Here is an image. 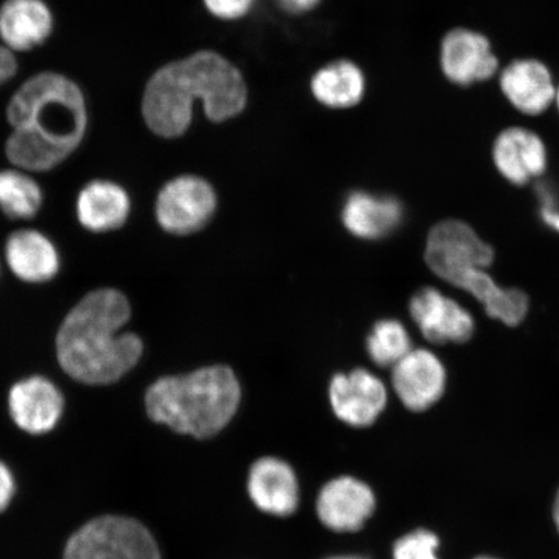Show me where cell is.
<instances>
[{
	"label": "cell",
	"instance_id": "cb8c5ba5",
	"mask_svg": "<svg viewBox=\"0 0 559 559\" xmlns=\"http://www.w3.org/2000/svg\"><path fill=\"white\" fill-rule=\"evenodd\" d=\"M370 358L380 367H394L412 349L407 330L397 320H381L367 341Z\"/></svg>",
	"mask_w": 559,
	"mask_h": 559
},
{
	"label": "cell",
	"instance_id": "5b68a950",
	"mask_svg": "<svg viewBox=\"0 0 559 559\" xmlns=\"http://www.w3.org/2000/svg\"><path fill=\"white\" fill-rule=\"evenodd\" d=\"M64 559H160L155 539L142 523L105 515L70 537Z\"/></svg>",
	"mask_w": 559,
	"mask_h": 559
},
{
	"label": "cell",
	"instance_id": "f546056e",
	"mask_svg": "<svg viewBox=\"0 0 559 559\" xmlns=\"http://www.w3.org/2000/svg\"><path fill=\"white\" fill-rule=\"evenodd\" d=\"M286 11L292 13L309 12L317 7L321 0H278Z\"/></svg>",
	"mask_w": 559,
	"mask_h": 559
},
{
	"label": "cell",
	"instance_id": "603a6c76",
	"mask_svg": "<svg viewBox=\"0 0 559 559\" xmlns=\"http://www.w3.org/2000/svg\"><path fill=\"white\" fill-rule=\"evenodd\" d=\"M44 205V191L24 170L0 171V210L10 219H32Z\"/></svg>",
	"mask_w": 559,
	"mask_h": 559
},
{
	"label": "cell",
	"instance_id": "7402d4cb",
	"mask_svg": "<svg viewBox=\"0 0 559 559\" xmlns=\"http://www.w3.org/2000/svg\"><path fill=\"white\" fill-rule=\"evenodd\" d=\"M366 86L365 73L349 60L331 62L318 70L311 80L314 99L332 109H347L360 104Z\"/></svg>",
	"mask_w": 559,
	"mask_h": 559
},
{
	"label": "cell",
	"instance_id": "3957f363",
	"mask_svg": "<svg viewBox=\"0 0 559 559\" xmlns=\"http://www.w3.org/2000/svg\"><path fill=\"white\" fill-rule=\"evenodd\" d=\"M131 306L122 292L103 288L90 292L66 319L56 335V356L64 372L86 384L121 380L143 355V341L122 333Z\"/></svg>",
	"mask_w": 559,
	"mask_h": 559
},
{
	"label": "cell",
	"instance_id": "836d02e7",
	"mask_svg": "<svg viewBox=\"0 0 559 559\" xmlns=\"http://www.w3.org/2000/svg\"><path fill=\"white\" fill-rule=\"evenodd\" d=\"M474 559H499V558L489 557V556H481V557H477V558H474Z\"/></svg>",
	"mask_w": 559,
	"mask_h": 559
},
{
	"label": "cell",
	"instance_id": "83f0119b",
	"mask_svg": "<svg viewBox=\"0 0 559 559\" xmlns=\"http://www.w3.org/2000/svg\"><path fill=\"white\" fill-rule=\"evenodd\" d=\"M15 492V480L12 473L3 463H0V513L9 508Z\"/></svg>",
	"mask_w": 559,
	"mask_h": 559
},
{
	"label": "cell",
	"instance_id": "52a82bcc",
	"mask_svg": "<svg viewBox=\"0 0 559 559\" xmlns=\"http://www.w3.org/2000/svg\"><path fill=\"white\" fill-rule=\"evenodd\" d=\"M439 66L452 85L469 87L495 79L500 60L487 35L459 26L447 32L440 41Z\"/></svg>",
	"mask_w": 559,
	"mask_h": 559
},
{
	"label": "cell",
	"instance_id": "ac0fdd59",
	"mask_svg": "<svg viewBox=\"0 0 559 559\" xmlns=\"http://www.w3.org/2000/svg\"><path fill=\"white\" fill-rule=\"evenodd\" d=\"M130 212V195L116 181L95 179L76 195V219L90 233L107 234L121 228Z\"/></svg>",
	"mask_w": 559,
	"mask_h": 559
},
{
	"label": "cell",
	"instance_id": "f1b7e54d",
	"mask_svg": "<svg viewBox=\"0 0 559 559\" xmlns=\"http://www.w3.org/2000/svg\"><path fill=\"white\" fill-rule=\"evenodd\" d=\"M17 59L10 48L0 46V87L17 73Z\"/></svg>",
	"mask_w": 559,
	"mask_h": 559
},
{
	"label": "cell",
	"instance_id": "e0dca14e",
	"mask_svg": "<svg viewBox=\"0 0 559 559\" xmlns=\"http://www.w3.org/2000/svg\"><path fill=\"white\" fill-rule=\"evenodd\" d=\"M5 262L21 282L44 284L51 282L61 267L58 248L37 229H20L7 239Z\"/></svg>",
	"mask_w": 559,
	"mask_h": 559
},
{
	"label": "cell",
	"instance_id": "277c9868",
	"mask_svg": "<svg viewBox=\"0 0 559 559\" xmlns=\"http://www.w3.org/2000/svg\"><path fill=\"white\" fill-rule=\"evenodd\" d=\"M240 397V384L233 370L214 366L159 379L146 391L145 407L153 421L180 435L205 439L228 425Z\"/></svg>",
	"mask_w": 559,
	"mask_h": 559
},
{
	"label": "cell",
	"instance_id": "d6986e66",
	"mask_svg": "<svg viewBox=\"0 0 559 559\" xmlns=\"http://www.w3.org/2000/svg\"><path fill=\"white\" fill-rule=\"evenodd\" d=\"M248 489L254 504L269 514L286 516L298 507V481L284 461L265 457L257 461L249 474Z\"/></svg>",
	"mask_w": 559,
	"mask_h": 559
},
{
	"label": "cell",
	"instance_id": "44dd1931",
	"mask_svg": "<svg viewBox=\"0 0 559 559\" xmlns=\"http://www.w3.org/2000/svg\"><path fill=\"white\" fill-rule=\"evenodd\" d=\"M459 289L469 293L473 298L477 299L489 318L508 326L520 325L527 317L530 300L526 293L520 289L504 288L495 282L487 270L473 272L464 280Z\"/></svg>",
	"mask_w": 559,
	"mask_h": 559
},
{
	"label": "cell",
	"instance_id": "4dcf8cb0",
	"mask_svg": "<svg viewBox=\"0 0 559 559\" xmlns=\"http://www.w3.org/2000/svg\"><path fill=\"white\" fill-rule=\"evenodd\" d=\"M554 521L556 524V527L559 533V491L556 496L555 504H554Z\"/></svg>",
	"mask_w": 559,
	"mask_h": 559
},
{
	"label": "cell",
	"instance_id": "6da1fadb",
	"mask_svg": "<svg viewBox=\"0 0 559 559\" xmlns=\"http://www.w3.org/2000/svg\"><path fill=\"white\" fill-rule=\"evenodd\" d=\"M5 155L17 169L50 171L72 156L88 128L85 94L68 76L38 73L11 97Z\"/></svg>",
	"mask_w": 559,
	"mask_h": 559
},
{
	"label": "cell",
	"instance_id": "d6a6232c",
	"mask_svg": "<svg viewBox=\"0 0 559 559\" xmlns=\"http://www.w3.org/2000/svg\"><path fill=\"white\" fill-rule=\"evenodd\" d=\"M330 559H366V558L349 556V557H334V558H330Z\"/></svg>",
	"mask_w": 559,
	"mask_h": 559
},
{
	"label": "cell",
	"instance_id": "d4e9b609",
	"mask_svg": "<svg viewBox=\"0 0 559 559\" xmlns=\"http://www.w3.org/2000/svg\"><path fill=\"white\" fill-rule=\"evenodd\" d=\"M439 537L428 530H417L394 545V559H439Z\"/></svg>",
	"mask_w": 559,
	"mask_h": 559
},
{
	"label": "cell",
	"instance_id": "30bf717a",
	"mask_svg": "<svg viewBox=\"0 0 559 559\" xmlns=\"http://www.w3.org/2000/svg\"><path fill=\"white\" fill-rule=\"evenodd\" d=\"M496 170L510 185L523 187L543 177L548 169L547 144L537 132L510 126L499 132L492 144Z\"/></svg>",
	"mask_w": 559,
	"mask_h": 559
},
{
	"label": "cell",
	"instance_id": "1f68e13d",
	"mask_svg": "<svg viewBox=\"0 0 559 559\" xmlns=\"http://www.w3.org/2000/svg\"><path fill=\"white\" fill-rule=\"evenodd\" d=\"M554 105H556V108L559 111V85H557L556 96H555V104Z\"/></svg>",
	"mask_w": 559,
	"mask_h": 559
},
{
	"label": "cell",
	"instance_id": "ba28073f",
	"mask_svg": "<svg viewBox=\"0 0 559 559\" xmlns=\"http://www.w3.org/2000/svg\"><path fill=\"white\" fill-rule=\"evenodd\" d=\"M216 195L206 180L183 175L165 185L156 202L159 226L173 235H190L212 218Z\"/></svg>",
	"mask_w": 559,
	"mask_h": 559
},
{
	"label": "cell",
	"instance_id": "4fadbf2b",
	"mask_svg": "<svg viewBox=\"0 0 559 559\" xmlns=\"http://www.w3.org/2000/svg\"><path fill=\"white\" fill-rule=\"evenodd\" d=\"M10 414L21 430L33 436L55 429L64 412V396L44 376H32L13 384L9 395Z\"/></svg>",
	"mask_w": 559,
	"mask_h": 559
},
{
	"label": "cell",
	"instance_id": "9a60e30c",
	"mask_svg": "<svg viewBox=\"0 0 559 559\" xmlns=\"http://www.w3.org/2000/svg\"><path fill=\"white\" fill-rule=\"evenodd\" d=\"M376 499L367 485L349 477L330 481L319 495L318 515L328 528L354 533L372 515Z\"/></svg>",
	"mask_w": 559,
	"mask_h": 559
},
{
	"label": "cell",
	"instance_id": "4316f807",
	"mask_svg": "<svg viewBox=\"0 0 559 559\" xmlns=\"http://www.w3.org/2000/svg\"><path fill=\"white\" fill-rule=\"evenodd\" d=\"M255 0H204L206 10L226 21L239 20L253 9Z\"/></svg>",
	"mask_w": 559,
	"mask_h": 559
},
{
	"label": "cell",
	"instance_id": "484cf974",
	"mask_svg": "<svg viewBox=\"0 0 559 559\" xmlns=\"http://www.w3.org/2000/svg\"><path fill=\"white\" fill-rule=\"evenodd\" d=\"M539 216L545 227L559 235V192L555 186L543 183L537 186Z\"/></svg>",
	"mask_w": 559,
	"mask_h": 559
},
{
	"label": "cell",
	"instance_id": "ffe728a7",
	"mask_svg": "<svg viewBox=\"0 0 559 559\" xmlns=\"http://www.w3.org/2000/svg\"><path fill=\"white\" fill-rule=\"evenodd\" d=\"M403 216V206L396 199L377 198L365 192L349 195L342 213L349 233L367 240L393 234L402 225Z\"/></svg>",
	"mask_w": 559,
	"mask_h": 559
},
{
	"label": "cell",
	"instance_id": "9c48e42d",
	"mask_svg": "<svg viewBox=\"0 0 559 559\" xmlns=\"http://www.w3.org/2000/svg\"><path fill=\"white\" fill-rule=\"evenodd\" d=\"M409 312L419 332L431 344H465L475 333L469 310L436 288H424L411 300Z\"/></svg>",
	"mask_w": 559,
	"mask_h": 559
},
{
	"label": "cell",
	"instance_id": "5bb4252c",
	"mask_svg": "<svg viewBox=\"0 0 559 559\" xmlns=\"http://www.w3.org/2000/svg\"><path fill=\"white\" fill-rule=\"evenodd\" d=\"M334 414L342 421L365 428L372 425L388 403V391L381 380L365 369L337 374L331 383Z\"/></svg>",
	"mask_w": 559,
	"mask_h": 559
},
{
	"label": "cell",
	"instance_id": "7a4b0ae2",
	"mask_svg": "<svg viewBox=\"0 0 559 559\" xmlns=\"http://www.w3.org/2000/svg\"><path fill=\"white\" fill-rule=\"evenodd\" d=\"M195 102H201L210 121H228L247 107V82L218 52L199 51L173 61L146 83L142 100L145 124L160 138H179L190 129Z\"/></svg>",
	"mask_w": 559,
	"mask_h": 559
},
{
	"label": "cell",
	"instance_id": "8992f818",
	"mask_svg": "<svg viewBox=\"0 0 559 559\" xmlns=\"http://www.w3.org/2000/svg\"><path fill=\"white\" fill-rule=\"evenodd\" d=\"M425 261L438 277L459 288L473 272L493 263L495 251L467 223L449 219L430 230Z\"/></svg>",
	"mask_w": 559,
	"mask_h": 559
},
{
	"label": "cell",
	"instance_id": "2e32d148",
	"mask_svg": "<svg viewBox=\"0 0 559 559\" xmlns=\"http://www.w3.org/2000/svg\"><path fill=\"white\" fill-rule=\"evenodd\" d=\"M53 26L52 11L45 0H5L0 5V38L12 52L44 45Z\"/></svg>",
	"mask_w": 559,
	"mask_h": 559
},
{
	"label": "cell",
	"instance_id": "8fae6325",
	"mask_svg": "<svg viewBox=\"0 0 559 559\" xmlns=\"http://www.w3.org/2000/svg\"><path fill=\"white\" fill-rule=\"evenodd\" d=\"M447 381L449 374L442 359L430 349H411L393 370L395 393L414 412L437 404L445 393Z\"/></svg>",
	"mask_w": 559,
	"mask_h": 559
},
{
	"label": "cell",
	"instance_id": "7c38bea8",
	"mask_svg": "<svg viewBox=\"0 0 559 559\" xmlns=\"http://www.w3.org/2000/svg\"><path fill=\"white\" fill-rule=\"evenodd\" d=\"M498 75L501 94L521 115L539 117L555 104L557 83L544 61L515 59L500 69Z\"/></svg>",
	"mask_w": 559,
	"mask_h": 559
}]
</instances>
